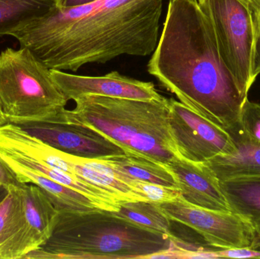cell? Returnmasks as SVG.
Returning a JSON list of instances; mask_svg holds the SVG:
<instances>
[{"mask_svg": "<svg viewBox=\"0 0 260 259\" xmlns=\"http://www.w3.org/2000/svg\"><path fill=\"white\" fill-rule=\"evenodd\" d=\"M19 187L8 189L0 203V259L24 258L34 250Z\"/></svg>", "mask_w": 260, "mask_h": 259, "instance_id": "12", "label": "cell"}, {"mask_svg": "<svg viewBox=\"0 0 260 259\" xmlns=\"http://www.w3.org/2000/svg\"><path fill=\"white\" fill-rule=\"evenodd\" d=\"M171 221L191 228L215 249H259L260 238L254 227L233 212L215 211L186 202L183 196L157 203Z\"/></svg>", "mask_w": 260, "mask_h": 259, "instance_id": "7", "label": "cell"}, {"mask_svg": "<svg viewBox=\"0 0 260 259\" xmlns=\"http://www.w3.org/2000/svg\"><path fill=\"white\" fill-rule=\"evenodd\" d=\"M8 189H6V187H0V203H1L2 201L4 199V198L6 197Z\"/></svg>", "mask_w": 260, "mask_h": 259, "instance_id": "30", "label": "cell"}, {"mask_svg": "<svg viewBox=\"0 0 260 259\" xmlns=\"http://www.w3.org/2000/svg\"><path fill=\"white\" fill-rule=\"evenodd\" d=\"M19 190L34 252L42 246L51 236L58 211L40 187L33 184H21Z\"/></svg>", "mask_w": 260, "mask_h": 259, "instance_id": "14", "label": "cell"}, {"mask_svg": "<svg viewBox=\"0 0 260 259\" xmlns=\"http://www.w3.org/2000/svg\"><path fill=\"white\" fill-rule=\"evenodd\" d=\"M52 79L67 100L87 95L140 100H161L152 82H142L111 71L103 76H85L50 69Z\"/></svg>", "mask_w": 260, "mask_h": 259, "instance_id": "10", "label": "cell"}, {"mask_svg": "<svg viewBox=\"0 0 260 259\" xmlns=\"http://www.w3.org/2000/svg\"><path fill=\"white\" fill-rule=\"evenodd\" d=\"M232 212L260 229V180L220 182Z\"/></svg>", "mask_w": 260, "mask_h": 259, "instance_id": "19", "label": "cell"}, {"mask_svg": "<svg viewBox=\"0 0 260 259\" xmlns=\"http://www.w3.org/2000/svg\"><path fill=\"white\" fill-rule=\"evenodd\" d=\"M215 253L218 258H260L258 249H217Z\"/></svg>", "mask_w": 260, "mask_h": 259, "instance_id": "23", "label": "cell"}, {"mask_svg": "<svg viewBox=\"0 0 260 259\" xmlns=\"http://www.w3.org/2000/svg\"><path fill=\"white\" fill-rule=\"evenodd\" d=\"M254 73L256 77L260 74V36L258 38L257 43H256Z\"/></svg>", "mask_w": 260, "mask_h": 259, "instance_id": "26", "label": "cell"}, {"mask_svg": "<svg viewBox=\"0 0 260 259\" xmlns=\"http://www.w3.org/2000/svg\"><path fill=\"white\" fill-rule=\"evenodd\" d=\"M256 232H257L258 235H259V238H260V229L258 230V231H256Z\"/></svg>", "mask_w": 260, "mask_h": 259, "instance_id": "31", "label": "cell"}, {"mask_svg": "<svg viewBox=\"0 0 260 259\" xmlns=\"http://www.w3.org/2000/svg\"><path fill=\"white\" fill-rule=\"evenodd\" d=\"M102 161L126 185L129 181L136 180L177 187L174 176L165 165L146 158L123 155Z\"/></svg>", "mask_w": 260, "mask_h": 259, "instance_id": "16", "label": "cell"}, {"mask_svg": "<svg viewBox=\"0 0 260 259\" xmlns=\"http://www.w3.org/2000/svg\"><path fill=\"white\" fill-rule=\"evenodd\" d=\"M235 141L260 144V103L245 100L241 115L240 128Z\"/></svg>", "mask_w": 260, "mask_h": 259, "instance_id": "21", "label": "cell"}, {"mask_svg": "<svg viewBox=\"0 0 260 259\" xmlns=\"http://www.w3.org/2000/svg\"><path fill=\"white\" fill-rule=\"evenodd\" d=\"M68 101L50 69L30 50L7 48L0 53V103L8 123L53 122Z\"/></svg>", "mask_w": 260, "mask_h": 259, "instance_id": "5", "label": "cell"}, {"mask_svg": "<svg viewBox=\"0 0 260 259\" xmlns=\"http://www.w3.org/2000/svg\"><path fill=\"white\" fill-rule=\"evenodd\" d=\"M56 6V0H0V36H15Z\"/></svg>", "mask_w": 260, "mask_h": 259, "instance_id": "18", "label": "cell"}, {"mask_svg": "<svg viewBox=\"0 0 260 259\" xmlns=\"http://www.w3.org/2000/svg\"><path fill=\"white\" fill-rule=\"evenodd\" d=\"M3 187V186L0 185V187Z\"/></svg>", "mask_w": 260, "mask_h": 259, "instance_id": "32", "label": "cell"}, {"mask_svg": "<svg viewBox=\"0 0 260 259\" xmlns=\"http://www.w3.org/2000/svg\"><path fill=\"white\" fill-rule=\"evenodd\" d=\"M238 151L206 161L219 182L260 180V144L235 141Z\"/></svg>", "mask_w": 260, "mask_h": 259, "instance_id": "15", "label": "cell"}, {"mask_svg": "<svg viewBox=\"0 0 260 259\" xmlns=\"http://www.w3.org/2000/svg\"><path fill=\"white\" fill-rule=\"evenodd\" d=\"M8 120L3 113V108H2L1 103H0V126H4L7 124Z\"/></svg>", "mask_w": 260, "mask_h": 259, "instance_id": "28", "label": "cell"}, {"mask_svg": "<svg viewBox=\"0 0 260 259\" xmlns=\"http://www.w3.org/2000/svg\"><path fill=\"white\" fill-rule=\"evenodd\" d=\"M164 0H98L55 6L14 36L49 69L76 71L123 55L152 54Z\"/></svg>", "mask_w": 260, "mask_h": 259, "instance_id": "1", "label": "cell"}, {"mask_svg": "<svg viewBox=\"0 0 260 259\" xmlns=\"http://www.w3.org/2000/svg\"><path fill=\"white\" fill-rule=\"evenodd\" d=\"M127 185L146 202L163 203L177 200L182 196L181 192L177 187L136 180L129 181Z\"/></svg>", "mask_w": 260, "mask_h": 259, "instance_id": "22", "label": "cell"}, {"mask_svg": "<svg viewBox=\"0 0 260 259\" xmlns=\"http://www.w3.org/2000/svg\"><path fill=\"white\" fill-rule=\"evenodd\" d=\"M21 184L23 183L18 182L9 167L0 158V185L6 187V189H9L11 187H19Z\"/></svg>", "mask_w": 260, "mask_h": 259, "instance_id": "24", "label": "cell"}, {"mask_svg": "<svg viewBox=\"0 0 260 259\" xmlns=\"http://www.w3.org/2000/svg\"><path fill=\"white\" fill-rule=\"evenodd\" d=\"M0 158L18 182L40 187L59 212H85L101 209L97 204L82 193L52 180L2 151Z\"/></svg>", "mask_w": 260, "mask_h": 259, "instance_id": "13", "label": "cell"}, {"mask_svg": "<svg viewBox=\"0 0 260 259\" xmlns=\"http://www.w3.org/2000/svg\"><path fill=\"white\" fill-rule=\"evenodd\" d=\"M98 0H56V6L60 8H75L94 3Z\"/></svg>", "mask_w": 260, "mask_h": 259, "instance_id": "25", "label": "cell"}, {"mask_svg": "<svg viewBox=\"0 0 260 259\" xmlns=\"http://www.w3.org/2000/svg\"><path fill=\"white\" fill-rule=\"evenodd\" d=\"M65 109L53 122L20 126L51 147L78 158L102 160L126 155L102 134L67 117Z\"/></svg>", "mask_w": 260, "mask_h": 259, "instance_id": "9", "label": "cell"}, {"mask_svg": "<svg viewBox=\"0 0 260 259\" xmlns=\"http://www.w3.org/2000/svg\"><path fill=\"white\" fill-rule=\"evenodd\" d=\"M67 117L102 134L125 154L168 164L178 156L169 124V100L87 95L74 100Z\"/></svg>", "mask_w": 260, "mask_h": 259, "instance_id": "4", "label": "cell"}, {"mask_svg": "<svg viewBox=\"0 0 260 259\" xmlns=\"http://www.w3.org/2000/svg\"><path fill=\"white\" fill-rule=\"evenodd\" d=\"M179 240L103 209L59 212L53 232L24 258H151L178 246Z\"/></svg>", "mask_w": 260, "mask_h": 259, "instance_id": "3", "label": "cell"}, {"mask_svg": "<svg viewBox=\"0 0 260 259\" xmlns=\"http://www.w3.org/2000/svg\"><path fill=\"white\" fill-rule=\"evenodd\" d=\"M213 27L221 59L241 95L256 81L255 56L259 38L253 8L242 0H198Z\"/></svg>", "mask_w": 260, "mask_h": 259, "instance_id": "6", "label": "cell"}, {"mask_svg": "<svg viewBox=\"0 0 260 259\" xmlns=\"http://www.w3.org/2000/svg\"><path fill=\"white\" fill-rule=\"evenodd\" d=\"M69 158L78 176L106 190L119 202L145 201L129 186L120 180L102 160L86 159L70 155Z\"/></svg>", "mask_w": 260, "mask_h": 259, "instance_id": "17", "label": "cell"}, {"mask_svg": "<svg viewBox=\"0 0 260 259\" xmlns=\"http://www.w3.org/2000/svg\"><path fill=\"white\" fill-rule=\"evenodd\" d=\"M255 17H256V22H257L258 31H259V36H260V0H258V6L256 11L254 12Z\"/></svg>", "mask_w": 260, "mask_h": 259, "instance_id": "27", "label": "cell"}, {"mask_svg": "<svg viewBox=\"0 0 260 259\" xmlns=\"http://www.w3.org/2000/svg\"><path fill=\"white\" fill-rule=\"evenodd\" d=\"M165 167L174 176L186 202L208 209L232 212L218 178L206 163L176 156Z\"/></svg>", "mask_w": 260, "mask_h": 259, "instance_id": "11", "label": "cell"}, {"mask_svg": "<svg viewBox=\"0 0 260 259\" xmlns=\"http://www.w3.org/2000/svg\"><path fill=\"white\" fill-rule=\"evenodd\" d=\"M148 71L180 103L234 140L238 136L247 99L223 62L213 27L198 0H169Z\"/></svg>", "mask_w": 260, "mask_h": 259, "instance_id": "2", "label": "cell"}, {"mask_svg": "<svg viewBox=\"0 0 260 259\" xmlns=\"http://www.w3.org/2000/svg\"><path fill=\"white\" fill-rule=\"evenodd\" d=\"M169 124L178 156L206 162L238 151L232 135L180 102L169 100Z\"/></svg>", "mask_w": 260, "mask_h": 259, "instance_id": "8", "label": "cell"}, {"mask_svg": "<svg viewBox=\"0 0 260 259\" xmlns=\"http://www.w3.org/2000/svg\"><path fill=\"white\" fill-rule=\"evenodd\" d=\"M115 212L139 226L173 236L171 220L160 209L157 203L145 201L121 202L118 211Z\"/></svg>", "mask_w": 260, "mask_h": 259, "instance_id": "20", "label": "cell"}, {"mask_svg": "<svg viewBox=\"0 0 260 259\" xmlns=\"http://www.w3.org/2000/svg\"><path fill=\"white\" fill-rule=\"evenodd\" d=\"M244 3H247L253 8V11H256V8L258 6V0H242Z\"/></svg>", "mask_w": 260, "mask_h": 259, "instance_id": "29", "label": "cell"}]
</instances>
